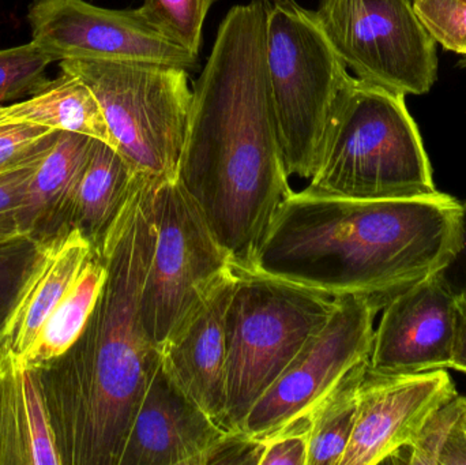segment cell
I'll use <instances>...</instances> for the list:
<instances>
[{
    "label": "cell",
    "mask_w": 466,
    "mask_h": 465,
    "mask_svg": "<svg viewBox=\"0 0 466 465\" xmlns=\"http://www.w3.org/2000/svg\"><path fill=\"white\" fill-rule=\"evenodd\" d=\"M268 3L232 7L193 85L177 179L231 256L251 268L292 193L266 62Z\"/></svg>",
    "instance_id": "1"
},
{
    "label": "cell",
    "mask_w": 466,
    "mask_h": 465,
    "mask_svg": "<svg viewBox=\"0 0 466 465\" xmlns=\"http://www.w3.org/2000/svg\"><path fill=\"white\" fill-rule=\"evenodd\" d=\"M136 175L127 201L95 248L106 268L78 340L35 370L62 465H119L147 381L160 359L142 322L156 245V186Z\"/></svg>",
    "instance_id": "2"
},
{
    "label": "cell",
    "mask_w": 466,
    "mask_h": 465,
    "mask_svg": "<svg viewBox=\"0 0 466 465\" xmlns=\"http://www.w3.org/2000/svg\"><path fill=\"white\" fill-rule=\"evenodd\" d=\"M460 216L461 204L441 191L404 199L292 191L244 272L330 298H361L380 311L453 262Z\"/></svg>",
    "instance_id": "3"
},
{
    "label": "cell",
    "mask_w": 466,
    "mask_h": 465,
    "mask_svg": "<svg viewBox=\"0 0 466 465\" xmlns=\"http://www.w3.org/2000/svg\"><path fill=\"white\" fill-rule=\"evenodd\" d=\"M307 190L350 199L420 198L440 193L405 96L350 79L326 130Z\"/></svg>",
    "instance_id": "4"
},
{
    "label": "cell",
    "mask_w": 466,
    "mask_h": 465,
    "mask_svg": "<svg viewBox=\"0 0 466 465\" xmlns=\"http://www.w3.org/2000/svg\"><path fill=\"white\" fill-rule=\"evenodd\" d=\"M266 62L288 175L311 179L334 106L353 76L314 11L293 0L268 5Z\"/></svg>",
    "instance_id": "5"
},
{
    "label": "cell",
    "mask_w": 466,
    "mask_h": 465,
    "mask_svg": "<svg viewBox=\"0 0 466 465\" xmlns=\"http://www.w3.org/2000/svg\"><path fill=\"white\" fill-rule=\"evenodd\" d=\"M227 311L226 429L241 425L333 313L336 298L268 276L238 272Z\"/></svg>",
    "instance_id": "6"
},
{
    "label": "cell",
    "mask_w": 466,
    "mask_h": 465,
    "mask_svg": "<svg viewBox=\"0 0 466 465\" xmlns=\"http://www.w3.org/2000/svg\"><path fill=\"white\" fill-rule=\"evenodd\" d=\"M100 103L115 149L133 172L158 180L177 179L190 116L188 71L131 60H60Z\"/></svg>",
    "instance_id": "7"
},
{
    "label": "cell",
    "mask_w": 466,
    "mask_h": 465,
    "mask_svg": "<svg viewBox=\"0 0 466 465\" xmlns=\"http://www.w3.org/2000/svg\"><path fill=\"white\" fill-rule=\"evenodd\" d=\"M236 272L179 179L156 186V245L142 292V322L160 349L205 297Z\"/></svg>",
    "instance_id": "8"
},
{
    "label": "cell",
    "mask_w": 466,
    "mask_h": 465,
    "mask_svg": "<svg viewBox=\"0 0 466 465\" xmlns=\"http://www.w3.org/2000/svg\"><path fill=\"white\" fill-rule=\"evenodd\" d=\"M315 18L361 81L426 95L438 78L437 41L413 0H319Z\"/></svg>",
    "instance_id": "9"
},
{
    "label": "cell",
    "mask_w": 466,
    "mask_h": 465,
    "mask_svg": "<svg viewBox=\"0 0 466 465\" xmlns=\"http://www.w3.org/2000/svg\"><path fill=\"white\" fill-rule=\"evenodd\" d=\"M377 313V308L361 298H336L326 324L258 399L241 431L265 441L306 417L347 371L369 359Z\"/></svg>",
    "instance_id": "10"
},
{
    "label": "cell",
    "mask_w": 466,
    "mask_h": 465,
    "mask_svg": "<svg viewBox=\"0 0 466 465\" xmlns=\"http://www.w3.org/2000/svg\"><path fill=\"white\" fill-rule=\"evenodd\" d=\"M32 41L55 60H131L199 70L198 55L153 29L138 10H109L85 0H35Z\"/></svg>",
    "instance_id": "11"
},
{
    "label": "cell",
    "mask_w": 466,
    "mask_h": 465,
    "mask_svg": "<svg viewBox=\"0 0 466 465\" xmlns=\"http://www.w3.org/2000/svg\"><path fill=\"white\" fill-rule=\"evenodd\" d=\"M454 395L456 385L443 369L418 374L367 369L355 429L339 465L388 463L410 448L430 415Z\"/></svg>",
    "instance_id": "12"
},
{
    "label": "cell",
    "mask_w": 466,
    "mask_h": 465,
    "mask_svg": "<svg viewBox=\"0 0 466 465\" xmlns=\"http://www.w3.org/2000/svg\"><path fill=\"white\" fill-rule=\"evenodd\" d=\"M459 328V295L442 273L394 298L375 329L370 370L418 374L448 370Z\"/></svg>",
    "instance_id": "13"
},
{
    "label": "cell",
    "mask_w": 466,
    "mask_h": 465,
    "mask_svg": "<svg viewBox=\"0 0 466 465\" xmlns=\"http://www.w3.org/2000/svg\"><path fill=\"white\" fill-rule=\"evenodd\" d=\"M226 433L175 381L160 358L134 415L119 465H201Z\"/></svg>",
    "instance_id": "14"
},
{
    "label": "cell",
    "mask_w": 466,
    "mask_h": 465,
    "mask_svg": "<svg viewBox=\"0 0 466 465\" xmlns=\"http://www.w3.org/2000/svg\"><path fill=\"white\" fill-rule=\"evenodd\" d=\"M238 278L236 270L216 286L158 349L164 366L175 381L224 429L227 311Z\"/></svg>",
    "instance_id": "15"
},
{
    "label": "cell",
    "mask_w": 466,
    "mask_h": 465,
    "mask_svg": "<svg viewBox=\"0 0 466 465\" xmlns=\"http://www.w3.org/2000/svg\"><path fill=\"white\" fill-rule=\"evenodd\" d=\"M93 250L92 243L78 228L44 243L40 258L0 335V369L8 363L24 365L41 328L70 291Z\"/></svg>",
    "instance_id": "16"
},
{
    "label": "cell",
    "mask_w": 466,
    "mask_h": 465,
    "mask_svg": "<svg viewBox=\"0 0 466 465\" xmlns=\"http://www.w3.org/2000/svg\"><path fill=\"white\" fill-rule=\"evenodd\" d=\"M0 465H62L37 373L0 369Z\"/></svg>",
    "instance_id": "17"
},
{
    "label": "cell",
    "mask_w": 466,
    "mask_h": 465,
    "mask_svg": "<svg viewBox=\"0 0 466 465\" xmlns=\"http://www.w3.org/2000/svg\"><path fill=\"white\" fill-rule=\"evenodd\" d=\"M95 138L60 131L59 138L30 180L16 224L41 242L67 228V213L76 183L92 155Z\"/></svg>",
    "instance_id": "18"
},
{
    "label": "cell",
    "mask_w": 466,
    "mask_h": 465,
    "mask_svg": "<svg viewBox=\"0 0 466 465\" xmlns=\"http://www.w3.org/2000/svg\"><path fill=\"white\" fill-rule=\"evenodd\" d=\"M136 175L116 149L96 139L71 198L67 228H78L97 248L127 201Z\"/></svg>",
    "instance_id": "19"
},
{
    "label": "cell",
    "mask_w": 466,
    "mask_h": 465,
    "mask_svg": "<svg viewBox=\"0 0 466 465\" xmlns=\"http://www.w3.org/2000/svg\"><path fill=\"white\" fill-rule=\"evenodd\" d=\"M30 123L59 131L84 134L111 145L114 138L95 93L74 74L60 76L27 100L3 106L0 123Z\"/></svg>",
    "instance_id": "20"
},
{
    "label": "cell",
    "mask_w": 466,
    "mask_h": 465,
    "mask_svg": "<svg viewBox=\"0 0 466 465\" xmlns=\"http://www.w3.org/2000/svg\"><path fill=\"white\" fill-rule=\"evenodd\" d=\"M106 278V265L101 257L93 250L70 291L57 303L41 328L35 346L22 365L24 368L38 370L71 349L81 336L97 303Z\"/></svg>",
    "instance_id": "21"
},
{
    "label": "cell",
    "mask_w": 466,
    "mask_h": 465,
    "mask_svg": "<svg viewBox=\"0 0 466 465\" xmlns=\"http://www.w3.org/2000/svg\"><path fill=\"white\" fill-rule=\"evenodd\" d=\"M369 363L370 358L353 366L304 417L309 433L307 465H339L355 429L359 390Z\"/></svg>",
    "instance_id": "22"
},
{
    "label": "cell",
    "mask_w": 466,
    "mask_h": 465,
    "mask_svg": "<svg viewBox=\"0 0 466 465\" xmlns=\"http://www.w3.org/2000/svg\"><path fill=\"white\" fill-rule=\"evenodd\" d=\"M402 452L410 465H466V398L457 393L435 409Z\"/></svg>",
    "instance_id": "23"
},
{
    "label": "cell",
    "mask_w": 466,
    "mask_h": 465,
    "mask_svg": "<svg viewBox=\"0 0 466 465\" xmlns=\"http://www.w3.org/2000/svg\"><path fill=\"white\" fill-rule=\"evenodd\" d=\"M44 243L16 224H0V335L40 258Z\"/></svg>",
    "instance_id": "24"
},
{
    "label": "cell",
    "mask_w": 466,
    "mask_h": 465,
    "mask_svg": "<svg viewBox=\"0 0 466 465\" xmlns=\"http://www.w3.org/2000/svg\"><path fill=\"white\" fill-rule=\"evenodd\" d=\"M218 0H144L142 18L172 43L198 55L208 13Z\"/></svg>",
    "instance_id": "25"
},
{
    "label": "cell",
    "mask_w": 466,
    "mask_h": 465,
    "mask_svg": "<svg viewBox=\"0 0 466 465\" xmlns=\"http://www.w3.org/2000/svg\"><path fill=\"white\" fill-rule=\"evenodd\" d=\"M56 62L37 44L0 49V103L24 100L40 92L49 79L46 68Z\"/></svg>",
    "instance_id": "26"
},
{
    "label": "cell",
    "mask_w": 466,
    "mask_h": 465,
    "mask_svg": "<svg viewBox=\"0 0 466 465\" xmlns=\"http://www.w3.org/2000/svg\"><path fill=\"white\" fill-rule=\"evenodd\" d=\"M59 134L30 123H0V174L48 155Z\"/></svg>",
    "instance_id": "27"
},
{
    "label": "cell",
    "mask_w": 466,
    "mask_h": 465,
    "mask_svg": "<svg viewBox=\"0 0 466 465\" xmlns=\"http://www.w3.org/2000/svg\"><path fill=\"white\" fill-rule=\"evenodd\" d=\"M416 13L437 44L466 52V0H413Z\"/></svg>",
    "instance_id": "28"
},
{
    "label": "cell",
    "mask_w": 466,
    "mask_h": 465,
    "mask_svg": "<svg viewBox=\"0 0 466 465\" xmlns=\"http://www.w3.org/2000/svg\"><path fill=\"white\" fill-rule=\"evenodd\" d=\"M309 441V422L301 418L263 441L265 450L259 465H307Z\"/></svg>",
    "instance_id": "29"
},
{
    "label": "cell",
    "mask_w": 466,
    "mask_h": 465,
    "mask_svg": "<svg viewBox=\"0 0 466 465\" xmlns=\"http://www.w3.org/2000/svg\"><path fill=\"white\" fill-rule=\"evenodd\" d=\"M265 442L244 431H228L207 453L201 465H259Z\"/></svg>",
    "instance_id": "30"
},
{
    "label": "cell",
    "mask_w": 466,
    "mask_h": 465,
    "mask_svg": "<svg viewBox=\"0 0 466 465\" xmlns=\"http://www.w3.org/2000/svg\"><path fill=\"white\" fill-rule=\"evenodd\" d=\"M44 157L35 158L0 174V224H16V215L30 180L35 177Z\"/></svg>",
    "instance_id": "31"
},
{
    "label": "cell",
    "mask_w": 466,
    "mask_h": 465,
    "mask_svg": "<svg viewBox=\"0 0 466 465\" xmlns=\"http://www.w3.org/2000/svg\"><path fill=\"white\" fill-rule=\"evenodd\" d=\"M460 250L456 258L443 270L446 281L451 284V289L457 295L464 294L466 291V202L461 204V216H460Z\"/></svg>",
    "instance_id": "32"
},
{
    "label": "cell",
    "mask_w": 466,
    "mask_h": 465,
    "mask_svg": "<svg viewBox=\"0 0 466 465\" xmlns=\"http://www.w3.org/2000/svg\"><path fill=\"white\" fill-rule=\"evenodd\" d=\"M451 369L466 373V297L459 295V328Z\"/></svg>",
    "instance_id": "33"
},
{
    "label": "cell",
    "mask_w": 466,
    "mask_h": 465,
    "mask_svg": "<svg viewBox=\"0 0 466 465\" xmlns=\"http://www.w3.org/2000/svg\"><path fill=\"white\" fill-rule=\"evenodd\" d=\"M461 60H460V66H462V67H466V52L465 54L461 55Z\"/></svg>",
    "instance_id": "34"
},
{
    "label": "cell",
    "mask_w": 466,
    "mask_h": 465,
    "mask_svg": "<svg viewBox=\"0 0 466 465\" xmlns=\"http://www.w3.org/2000/svg\"><path fill=\"white\" fill-rule=\"evenodd\" d=\"M258 2L268 3V5H273V3L284 2V0H258Z\"/></svg>",
    "instance_id": "35"
},
{
    "label": "cell",
    "mask_w": 466,
    "mask_h": 465,
    "mask_svg": "<svg viewBox=\"0 0 466 465\" xmlns=\"http://www.w3.org/2000/svg\"><path fill=\"white\" fill-rule=\"evenodd\" d=\"M3 106H0V115H2Z\"/></svg>",
    "instance_id": "36"
},
{
    "label": "cell",
    "mask_w": 466,
    "mask_h": 465,
    "mask_svg": "<svg viewBox=\"0 0 466 465\" xmlns=\"http://www.w3.org/2000/svg\"><path fill=\"white\" fill-rule=\"evenodd\" d=\"M461 295H464V297H466V291L464 292V294H461Z\"/></svg>",
    "instance_id": "37"
}]
</instances>
